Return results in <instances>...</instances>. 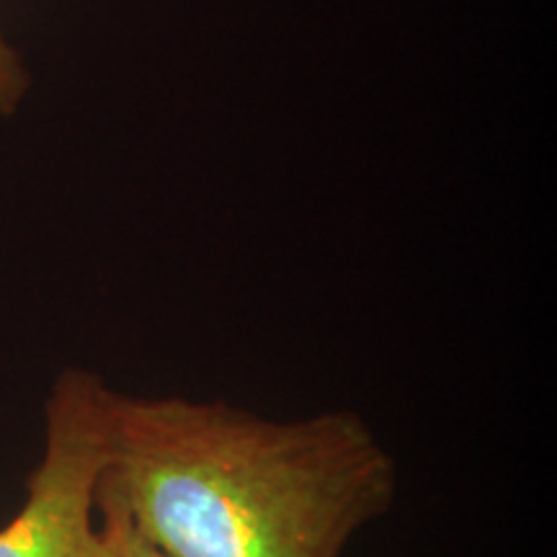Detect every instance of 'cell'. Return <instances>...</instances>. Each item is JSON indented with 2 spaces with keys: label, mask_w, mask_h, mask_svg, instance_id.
Instances as JSON below:
<instances>
[{
  "label": "cell",
  "mask_w": 557,
  "mask_h": 557,
  "mask_svg": "<svg viewBox=\"0 0 557 557\" xmlns=\"http://www.w3.org/2000/svg\"><path fill=\"white\" fill-rule=\"evenodd\" d=\"M26 90H29V73H26L18 52L0 32V116L13 114L24 101Z\"/></svg>",
  "instance_id": "3957f363"
},
{
  "label": "cell",
  "mask_w": 557,
  "mask_h": 557,
  "mask_svg": "<svg viewBox=\"0 0 557 557\" xmlns=\"http://www.w3.org/2000/svg\"><path fill=\"white\" fill-rule=\"evenodd\" d=\"M99 517L103 521V527L109 529L111 540L116 545V557H165L160 555L156 547H150L139 534L132 532V529L124 524L122 517H116L114 511L109 508H99Z\"/></svg>",
  "instance_id": "277c9868"
},
{
  "label": "cell",
  "mask_w": 557,
  "mask_h": 557,
  "mask_svg": "<svg viewBox=\"0 0 557 557\" xmlns=\"http://www.w3.org/2000/svg\"><path fill=\"white\" fill-rule=\"evenodd\" d=\"M114 387L90 369L58 374L45 403V449L24 504L0 527V557H116L99 517Z\"/></svg>",
  "instance_id": "7a4b0ae2"
},
{
  "label": "cell",
  "mask_w": 557,
  "mask_h": 557,
  "mask_svg": "<svg viewBox=\"0 0 557 557\" xmlns=\"http://www.w3.org/2000/svg\"><path fill=\"white\" fill-rule=\"evenodd\" d=\"M398 487L393 451L357 410L278 421L116 389L96 504L165 557H346Z\"/></svg>",
  "instance_id": "6da1fadb"
}]
</instances>
